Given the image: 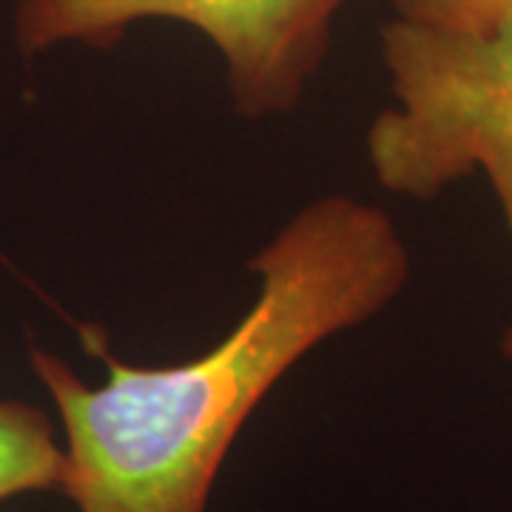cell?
Instances as JSON below:
<instances>
[{"label": "cell", "mask_w": 512, "mask_h": 512, "mask_svg": "<svg viewBox=\"0 0 512 512\" xmlns=\"http://www.w3.org/2000/svg\"><path fill=\"white\" fill-rule=\"evenodd\" d=\"M251 311L191 362L134 367L106 336L83 339L109 379L89 387L63 359L32 350L66 433L63 490L80 512H205L242 424L308 350L373 319L402 291L410 254L382 208L333 194L302 208L248 262Z\"/></svg>", "instance_id": "obj_1"}, {"label": "cell", "mask_w": 512, "mask_h": 512, "mask_svg": "<svg viewBox=\"0 0 512 512\" xmlns=\"http://www.w3.org/2000/svg\"><path fill=\"white\" fill-rule=\"evenodd\" d=\"M393 9L396 18L421 26L484 32L512 15V0H393Z\"/></svg>", "instance_id": "obj_5"}, {"label": "cell", "mask_w": 512, "mask_h": 512, "mask_svg": "<svg viewBox=\"0 0 512 512\" xmlns=\"http://www.w3.org/2000/svg\"><path fill=\"white\" fill-rule=\"evenodd\" d=\"M379 52L393 106L367 128L373 177L393 194L433 200L484 174L512 234V15L484 32L393 18Z\"/></svg>", "instance_id": "obj_2"}, {"label": "cell", "mask_w": 512, "mask_h": 512, "mask_svg": "<svg viewBox=\"0 0 512 512\" xmlns=\"http://www.w3.org/2000/svg\"><path fill=\"white\" fill-rule=\"evenodd\" d=\"M66 453L49 416L26 402H0V501L63 490Z\"/></svg>", "instance_id": "obj_4"}, {"label": "cell", "mask_w": 512, "mask_h": 512, "mask_svg": "<svg viewBox=\"0 0 512 512\" xmlns=\"http://www.w3.org/2000/svg\"><path fill=\"white\" fill-rule=\"evenodd\" d=\"M348 0H18L15 37L23 55L83 43L117 46L137 20H180L225 60L239 114L291 111L328 57L330 32Z\"/></svg>", "instance_id": "obj_3"}, {"label": "cell", "mask_w": 512, "mask_h": 512, "mask_svg": "<svg viewBox=\"0 0 512 512\" xmlns=\"http://www.w3.org/2000/svg\"><path fill=\"white\" fill-rule=\"evenodd\" d=\"M504 353H507V356H512V328L507 330V336H504Z\"/></svg>", "instance_id": "obj_6"}]
</instances>
